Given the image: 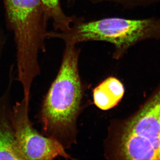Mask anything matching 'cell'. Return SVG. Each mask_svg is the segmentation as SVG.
<instances>
[{"instance_id":"1","label":"cell","mask_w":160,"mask_h":160,"mask_svg":"<svg viewBox=\"0 0 160 160\" xmlns=\"http://www.w3.org/2000/svg\"><path fill=\"white\" fill-rule=\"evenodd\" d=\"M6 25L13 33L17 78L23 98L30 100L32 86L41 72L40 52L46 50L47 18L41 0H2Z\"/></svg>"},{"instance_id":"2","label":"cell","mask_w":160,"mask_h":160,"mask_svg":"<svg viewBox=\"0 0 160 160\" xmlns=\"http://www.w3.org/2000/svg\"><path fill=\"white\" fill-rule=\"evenodd\" d=\"M80 52L76 45L66 44L58 73L37 116L42 133L59 142L74 126L79 109L82 98L78 72Z\"/></svg>"},{"instance_id":"3","label":"cell","mask_w":160,"mask_h":160,"mask_svg":"<svg viewBox=\"0 0 160 160\" xmlns=\"http://www.w3.org/2000/svg\"><path fill=\"white\" fill-rule=\"evenodd\" d=\"M48 38L61 39L65 45H76L89 41L110 43L114 47L113 58L119 59L138 43L146 40H160V18H107L86 21L75 16L69 31L49 32Z\"/></svg>"},{"instance_id":"4","label":"cell","mask_w":160,"mask_h":160,"mask_svg":"<svg viewBox=\"0 0 160 160\" xmlns=\"http://www.w3.org/2000/svg\"><path fill=\"white\" fill-rule=\"evenodd\" d=\"M118 142V156L122 158L156 160L160 147V84L125 122Z\"/></svg>"},{"instance_id":"5","label":"cell","mask_w":160,"mask_h":160,"mask_svg":"<svg viewBox=\"0 0 160 160\" xmlns=\"http://www.w3.org/2000/svg\"><path fill=\"white\" fill-rule=\"evenodd\" d=\"M16 139L24 160H53L58 157L70 158L59 141L41 134L29 118V102L23 98L12 107Z\"/></svg>"},{"instance_id":"6","label":"cell","mask_w":160,"mask_h":160,"mask_svg":"<svg viewBox=\"0 0 160 160\" xmlns=\"http://www.w3.org/2000/svg\"><path fill=\"white\" fill-rule=\"evenodd\" d=\"M14 80L11 68L8 84L0 96V160H24L17 142L12 120V91Z\"/></svg>"},{"instance_id":"7","label":"cell","mask_w":160,"mask_h":160,"mask_svg":"<svg viewBox=\"0 0 160 160\" xmlns=\"http://www.w3.org/2000/svg\"><path fill=\"white\" fill-rule=\"evenodd\" d=\"M125 92L123 84L114 77L104 80L93 91L96 106L103 110H108L118 105Z\"/></svg>"},{"instance_id":"8","label":"cell","mask_w":160,"mask_h":160,"mask_svg":"<svg viewBox=\"0 0 160 160\" xmlns=\"http://www.w3.org/2000/svg\"><path fill=\"white\" fill-rule=\"evenodd\" d=\"M46 16L51 20L55 30L60 32L68 31L71 28L75 16H68L61 6L60 0H41Z\"/></svg>"},{"instance_id":"9","label":"cell","mask_w":160,"mask_h":160,"mask_svg":"<svg viewBox=\"0 0 160 160\" xmlns=\"http://www.w3.org/2000/svg\"><path fill=\"white\" fill-rule=\"evenodd\" d=\"M91 1L94 4L105 2L116 3L127 9L142 6L144 7L160 2V0H91Z\"/></svg>"},{"instance_id":"10","label":"cell","mask_w":160,"mask_h":160,"mask_svg":"<svg viewBox=\"0 0 160 160\" xmlns=\"http://www.w3.org/2000/svg\"><path fill=\"white\" fill-rule=\"evenodd\" d=\"M6 38L5 33L0 26V66L4 48L6 45Z\"/></svg>"},{"instance_id":"11","label":"cell","mask_w":160,"mask_h":160,"mask_svg":"<svg viewBox=\"0 0 160 160\" xmlns=\"http://www.w3.org/2000/svg\"><path fill=\"white\" fill-rule=\"evenodd\" d=\"M156 160H160V147L159 149L158 152Z\"/></svg>"},{"instance_id":"12","label":"cell","mask_w":160,"mask_h":160,"mask_svg":"<svg viewBox=\"0 0 160 160\" xmlns=\"http://www.w3.org/2000/svg\"><path fill=\"white\" fill-rule=\"evenodd\" d=\"M69 1H70V2H71V1H74V0H69Z\"/></svg>"}]
</instances>
